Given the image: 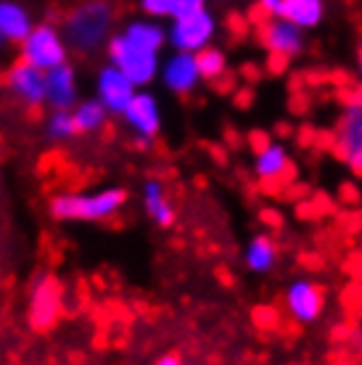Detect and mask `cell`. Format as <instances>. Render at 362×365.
<instances>
[{"instance_id":"8fae6325","label":"cell","mask_w":362,"mask_h":365,"mask_svg":"<svg viewBox=\"0 0 362 365\" xmlns=\"http://www.w3.org/2000/svg\"><path fill=\"white\" fill-rule=\"evenodd\" d=\"M289 315L299 323H315L326 310V292L315 281H294L286 292Z\"/></svg>"},{"instance_id":"d6986e66","label":"cell","mask_w":362,"mask_h":365,"mask_svg":"<svg viewBox=\"0 0 362 365\" xmlns=\"http://www.w3.org/2000/svg\"><path fill=\"white\" fill-rule=\"evenodd\" d=\"M289 151L283 143H270L262 154H257V162H254V173L257 178L267 185V188H275V180H281V175L286 173L289 167ZM278 191V188H275Z\"/></svg>"},{"instance_id":"1f68e13d","label":"cell","mask_w":362,"mask_h":365,"mask_svg":"<svg viewBox=\"0 0 362 365\" xmlns=\"http://www.w3.org/2000/svg\"><path fill=\"white\" fill-rule=\"evenodd\" d=\"M259 222L267 225V228H272V230H281L283 228V215L278 210H272V207H264V210L259 212Z\"/></svg>"},{"instance_id":"5bb4252c","label":"cell","mask_w":362,"mask_h":365,"mask_svg":"<svg viewBox=\"0 0 362 365\" xmlns=\"http://www.w3.org/2000/svg\"><path fill=\"white\" fill-rule=\"evenodd\" d=\"M9 88L29 109H37L46 103V72L27 61H19L9 72Z\"/></svg>"},{"instance_id":"5b68a950","label":"cell","mask_w":362,"mask_h":365,"mask_svg":"<svg viewBox=\"0 0 362 365\" xmlns=\"http://www.w3.org/2000/svg\"><path fill=\"white\" fill-rule=\"evenodd\" d=\"M217 35V19L207 9L196 11L190 16L172 19V27L167 29V43L182 53H199L201 48L212 46Z\"/></svg>"},{"instance_id":"8992f818","label":"cell","mask_w":362,"mask_h":365,"mask_svg":"<svg viewBox=\"0 0 362 365\" xmlns=\"http://www.w3.org/2000/svg\"><path fill=\"white\" fill-rule=\"evenodd\" d=\"M63 312V289L56 275H40L29 292V320L37 331L53 329Z\"/></svg>"},{"instance_id":"d6a6232c","label":"cell","mask_w":362,"mask_h":365,"mask_svg":"<svg viewBox=\"0 0 362 365\" xmlns=\"http://www.w3.org/2000/svg\"><path fill=\"white\" fill-rule=\"evenodd\" d=\"M294 135H296V143H299L301 148H312V146H315V135H317V130L312 128V125H301V128L296 130Z\"/></svg>"},{"instance_id":"277c9868","label":"cell","mask_w":362,"mask_h":365,"mask_svg":"<svg viewBox=\"0 0 362 365\" xmlns=\"http://www.w3.org/2000/svg\"><path fill=\"white\" fill-rule=\"evenodd\" d=\"M19 46H21V61H27L43 72L66 64V58H69V46L53 24H35Z\"/></svg>"},{"instance_id":"484cf974","label":"cell","mask_w":362,"mask_h":365,"mask_svg":"<svg viewBox=\"0 0 362 365\" xmlns=\"http://www.w3.org/2000/svg\"><path fill=\"white\" fill-rule=\"evenodd\" d=\"M272 143V138H270V133H267V130H249V133H246V146L252 148V154L257 156V154H262L264 148L270 146Z\"/></svg>"},{"instance_id":"f35d334b","label":"cell","mask_w":362,"mask_h":365,"mask_svg":"<svg viewBox=\"0 0 362 365\" xmlns=\"http://www.w3.org/2000/svg\"><path fill=\"white\" fill-rule=\"evenodd\" d=\"M156 365H182L180 355H175V352H167V355H162L159 360H156Z\"/></svg>"},{"instance_id":"4fadbf2b","label":"cell","mask_w":362,"mask_h":365,"mask_svg":"<svg viewBox=\"0 0 362 365\" xmlns=\"http://www.w3.org/2000/svg\"><path fill=\"white\" fill-rule=\"evenodd\" d=\"M259 43L267 48V53L294 58L304 51V29L294 27L286 19H267L259 27Z\"/></svg>"},{"instance_id":"7c38bea8","label":"cell","mask_w":362,"mask_h":365,"mask_svg":"<svg viewBox=\"0 0 362 365\" xmlns=\"http://www.w3.org/2000/svg\"><path fill=\"white\" fill-rule=\"evenodd\" d=\"M159 74H162L164 88L172 91L175 96H188V93L196 91L201 83V72H199V64H196V56L182 53V51H175V53L159 66Z\"/></svg>"},{"instance_id":"cb8c5ba5","label":"cell","mask_w":362,"mask_h":365,"mask_svg":"<svg viewBox=\"0 0 362 365\" xmlns=\"http://www.w3.org/2000/svg\"><path fill=\"white\" fill-rule=\"evenodd\" d=\"M336 196H338V201H341L344 207H360V201H362L360 185H357L354 180L341 182V185H338V191H336Z\"/></svg>"},{"instance_id":"44dd1931","label":"cell","mask_w":362,"mask_h":365,"mask_svg":"<svg viewBox=\"0 0 362 365\" xmlns=\"http://www.w3.org/2000/svg\"><path fill=\"white\" fill-rule=\"evenodd\" d=\"M106 117L109 111L103 109V103L98 98H85L77 101V106L72 109L74 128H77V135H90V133H98L103 125H106Z\"/></svg>"},{"instance_id":"30bf717a","label":"cell","mask_w":362,"mask_h":365,"mask_svg":"<svg viewBox=\"0 0 362 365\" xmlns=\"http://www.w3.org/2000/svg\"><path fill=\"white\" fill-rule=\"evenodd\" d=\"M80 101V83H77V72L74 66L58 64L46 72V106L51 111H72Z\"/></svg>"},{"instance_id":"ffe728a7","label":"cell","mask_w":362,"mask_h":365,"mask_svg":"<svg viewBox=\"0 0 362 365\" xmlns=\"http://www.w3.org/2000/svg\"><path fill=\"white\" fill-rule=\"evenodd\" d=\"M244 262H246V267L257 275L270 273L272 267H275V262H278V247H275V241H272L267 233L254 236L244 252Z\"/></svg>"},{"instance_id":"8d00e7d4","label":"cell","mask_w":362,"mask_h":365,"mask_svg":"<svg viewBox=\"0 0 362 365\" xmlns=\"http://www.w3.org/2000/svg\"><path fill=\"white\" fill-rule=\"evenodd\" d=\"M315 146L331 151V146H333V133H331V130H326V133H317V135H315Z\"/></svg>"},{"instance_id":"9a60e30c","label":"cell","mask_w":362,"mask_h":365,"mask_svg":"<svg viewBox=\"0 0 362 365\" xmlns=\"http://www.w3.org/2000/svg\"><path fill=\"white\" fill-rule=\"evenodd\" d=\"M32 27H35V21L19 0H0V43L19 46Z\"/></svg>"},{"instance_id":"9c48e42d","label":"cell","mask_w":362,"mask_h":365,"mask_svg":"<svg viewBox=\"0 0 362 365\" xmlns=\"http://www.w3.org/2000/svg\"><path fill=\"white\" fill-rule=\"evenodd\" d=\"M135 85L127 80L114 64H106L95 77V98L103 103V109L109 114H119L127 109V103L135 96Z\"/></svg>"},{"instance_id":"6da1fadb","label":"cell","mask_w":362,"mask_h":365,"mask_svg":"<svg viewBox=\"0 0 362 365\" xmlns=\"http://www.w3.org/2000/svg\"><path fill=\"white\" fill-rule=\"evenodd\" d=\"M111 27L114 9L109 0H85L63 19V40L80 53H93L109 43Z\"/></svg>"},{"instance_id":"74e56055","label":"cell","mask_w":362,"mask_h":365,"mask_svg":"<svg viewBox=\"0 0 362 365\" xmlns=\"http://www.w3.org/2000/svg\"><path fill=\"white\" fill-rule=\"evenodd\" d=\"M272 133H275L278 138H289V135H294V128H291V122L281 119V122H275V128H272Z\"/></svg>"},{"instance_id":"f1b7e54d","label":"cell","mask_w":362,"mask_h":365,"mask_svg":"<svg viewBox=\"0 0 362 365\" xmlns=\"http://www.w3.org/2000/svg\"><path fill=\"white\" fill-rule=\"evenodd\" d=\"M254 323H257L259 329H275L278 312L272 310V307H257V310H254Z\"/></svg>"},{"instance_id":"f546056e","label":"cell","mask_w":362,"mask_h":365,"mask_svg":"<svg viewBox=\"0 0 362 365\" xmlns=\"http://www.w3.org/2000/svg\"><path fill=\"white\" fill-rule=\"evenodd\" d=\"M294 212H296V217L299 220H317L320 207H317V201H312V199H299L296 201V207H294Z\"/></svg>"},{"instance_id":"52a82bcc","label":"cell","mask_w":362,"mask_h":365,"mask_svg":"<svg viewBox=\"0 0 362 365\" xmlns=\"http://www.w3.org/2000/svg\"><path fill=\"white\" fill-rule=\"evenodd\" d=\"M331 154L344 162L357 178H362V106L360 109H346L336 125L333 146Z\"/></svg>"},{"instance_id":"ac0fdd59","label":"cell","mask_w":362,"mask_h":365,"mask_svg":"<svg viewBox=\"0 0 362 365\" xmlns=\"http://www.w3.org/2000/svg\"><path fill=\"white\" fill-rule=\"evenodd\" d=\"M143 207L148 212V217L154 220L159 228H170L175 225V207L170 204L167 199V193H164V182L151 178V180H145L143 185Z\"/></svg>"},{"instance_id":"d590c367","label":"cell","mask_w":362,"mask_h":365,"mask_svg":"<svg viewBox=\"0 0 362 365\" xmlns=\"http://www.w3.org/2000/svg\"><path fill=\"white\" fill-rule=\"evenodd\" d=\"M241 77H244V80H249V83H257V80H259V77H262V72H259V69H257V64H244L241 66Z\"/></svg>"},{"instance_id":"4dcf8cb0","label":"cell","mask_w":362,"mask_h":365,"mask_svg":"<svg viewBox=\"0 0 362 365\" xmlns=\"http://www.w3.org/2000/svg\"><path fill=\"white\" fill-rule=\"evenodd\" d=\"M291 64V58H286V56L281 53H267V74H272V77H278V74L286 72V66Z\"/></svg>"},{"instance_id":"4316f807","label":"cell","mask_w":362,"mask_h":365,"mask_svg":"<svg viewBox=\"0 0 362 365\" xmlns=\"http://www.w3.org/2000/svg\"><path fill=\"white\" fill-rule=\"evenodd\" d=\"M201 9H207V0H172V14H170V19L190 16V14H196Z\"/></svg>"},{"instance_id":"603a6c76","label":"cell","mask_w":362,"mask_h":365,"mask_svg":"<svg viewBox=\"0 0 362 365\" xmlns=\"http://www.w3.org/2000/svg\"><path fill=\"white\" fill-rule=\"evenodd\" d=\"M46 135L51 140H69L77 135L72 111H51V117L46 119Z\"/></svg>"},{"instance_id":"e0dca14e","label":"cell","mask_w":362,"mask_h":365,"mask_svg":"<svg viewBox=\"0 0 362 365\" xmlns=\"http://www.w3.org/2000/svg\"><path fill=\"white\" fill-rule=\"evenodd\" d=\"M299 29H312L326 19V0H281V16Z\"/></svg>"},{"instance_id":"ba28073f","label":"cell","mask_w":362,"mask_h":365,"mask_svg":"<svg viewBox=\"0 0 362 365\" xmlns=\"http://www.w3.org/2000/svg\"><path fill=\"white\" fill-rule=\"evenodd\" d=\"M122 117L130 128L135 130L138 146H148L159 133H162V106L156 101L154 93L148 91H135L133 101L127 103V109L122 111Z\"/></svg>"},{"instance_id":"83f0119b","label":"cell","mask_w":362,"mask_h":365,"mask_svg":"<svg viewBox=\"0 0 362 365\" xmlns=\"http://www.w3.org/2000/svg\"><path fill=\"white\" fill-rule=\"evenodd\" d=\"M254 98H257L254 85H238L236 91H233V103H236V109H241V111L252 109Z\"/></svg>"},{"instance_id":"836d02e7","label":"cell","mask_w":362,"mask_h":365,"mask_svg":"<svg viewBox=\"0 0 362 365\" xmlns=\"http://www.w3.org/2000/svg\"><path fill=\"white\" fill-rule=\"evenodd\" d=\"M214 88H217V93H222V96H227V93L233 96V91L238 88V77H236V74L225 72L222 77H217V80H214Z\"/></svg>"},{"instance_id":"7402d4cb","label":"cell","mask_w":362,"mask_h":365,"mask_svg":"<svg viewBox=\"0 0 362 365\" xmlns=\"http://www.w3.org/2000/svg\"><path fill=\"white\" fill-rule=\"evenodd\" d=\"M196 56V64H199V72H201V80H207V83H214L217 77L227 72V56L225 51H219V48H201Z\"/></svg>"},{"instance_id":"e575fe53","label":"cell","mask_w":362,"mask_h":365,"mask_svg":"<svg viewBox=\"0 0 362 365\" xmlns=\"http://www.w3.org/2000/svg\"><path fill=\"white\" fill-rule=\"evenodd\" d=\"M259 14L267 19H278L281 16V0H259Z\"/></svg>"},{"instance_id":"2e32d148","label":"cell","mask_w":362,"mask_h":365,"mask_svg":"<svg viewBox=\"0 0 362 365\" xmlns=\"http://www.w3.org/2000/svg\"><path fill=\"white\" fill-rule=\"evenodd\" d=\"M122 35L135 48L148 51V53H159L164 48V43H167V29L159 21H154V19H135V21H130L122 29Z\"/></svg>"},{"instance_id":"7a4b0ae2","label":"cell","mask_w":362,"mask_h":365,"mask_svg":"<svg viewBox=\"0 0 362 365\" xmlns=\"http://www.w3.org/2000/svg\"><path fill=\"white\" fill-rule=\"evenodd\" d=\"M127 201L125 188H100L93 193H58L51 199V215L63 222H100L114 217Z\"/></svg>"},{"instance_id":"d4e9b609","label":"cell","mask_w":362,"mask_h":365,"mask_svg":"<svg viewBox=\"0 0 362 365\" xmlns=\"http://www.w3.org/2000/svg\"><path fill=\"white\" fill-rule=\"evenodd\" d=\"M140 9L151 19H170L172 14V0H140Z\"/></svg>"},{"instance_id":"ab89813d","label":"cell","mask_w":362,"mask_h":365,"mask_svg":"<svg viewBox=\"0 0 362 365\" xmlns=\"http://www.w3.org/2000/svg\"><path fill=\"white\" fill-rule=\"evenodd\" d=\"M357 72H360V83H362V43L357 48Z\"/></svg>"},{"instance_id":"3957f363","label":"cell","mask_w":362,"mask_h":365,"mask_svg":"<svg viewBox=\"0 0 362 365\" xmlns=\"http://www.w3.org/2000/svg\"><path fill=\"white\" fill-rule=\"evenodd\" d=\"M106 56H109V64L117 66L119 72L125 74L138 91H140V88H148V85L159 77V66H162L159 53H148V51L135 48L122 32L109 37Z\"/></svg>"}]
</instances>
